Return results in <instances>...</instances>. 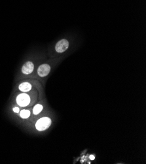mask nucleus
Masks as SVG:
<instances>
[{
	"mask_svg": "<svg viewBox=\"0 0 146 164\" xmlns=\"http://www.w3.org/2000/svg\"><path fill=\"white\" fill-rule=\"evenodd\" d=\"M51 124V120L49 117H43L37 121L35 123V128L40 132L46 130Z\"/></svg>",
	"mask_w": 146,
	"mask_h": 164,
	"instance_id": "obj_1",
	"label": "nucleus"
},
{
	"mask_svg": "<svg viewBox=\"0 0 146 164\" xmlns=\"http://www.w3.org/2000/svg\"><path fill=\"white\" fill-rule=\"evenodd\" d=\"M70 42L66 39H62L56 43L55 46V52L57 54H62L65 52L69 49Z\"/></svg>",
	"mask_w": 146,
	"mask_h": 164,
	"instance_id": "obj_2",
	"label": "nucleus"
},
{
	"mask_svg": "<svg viewBox=\"0 0 146 164\" xmlns=\"http://www.w3.org/2000/svg\"><path fill=\"white\" fill-rule=\"evenodd\" d=\"M50 71H51V66H50V65L48 63H45L39 65L37 69V73L39 77L43 78V77L48 76Z\"/></svg>",
	"mask_w": 146,
	"mask_h": 164,
	"instance_id": "obj_3",
	"label": "nucleus"
},
{
	"mask_svg": "<svg viewBox=\"0 0 146 164\" xmlns=\"http://www.w3.org/2000/svg\"><path fill=\"white\" fill-rule=\"evenodd\" d=\"M17 103L20 107H26L30 103V97L26 93H22L19 95L16 98Z\"/></svg>",
	"mask_w": 146,
	"mask_h": 164,
	"instance_id": "obj_4",
	"label": "nucleus"
},
{
	"mask_svg": "<svg viewBox=\"0 0 146 164\" xmlns=\"http://www.w3.org/2000/svg\"><path fill=\"white\" fill-rule=\"evenodd\" d=\"M35 69V64L34 62L28 60L23 64L21 68V72L25 75H29L32 74Z\"/></svg>",
	"mask_w": 146,
	"mask_h": 164,
	"instance_id": "obj_5",
	"label": "nucleus"
},
{
	"mask_svg": "<svg viewBox=\"0 0 146 164\" xmlns=\"http://www.w3.org/2000/svg\"><path fill=\"white\" fill-rule=\"evenodd\" d=\"M19 88L20 91L24 92V93H26V92L30 91L32 89V85L30 83L28 82H24L19 85Z\"/></svg>",
	"mask_w": 146,
	"mask_h": 164,
	"instance_id": "obj_6",
	"label": "nucleus"
},
{
	"mask_svg": "<svg viewBox=\"0 0 146 164\" xmlns=\"http://www.w3.org/2000/svg\"><path fill=\"white\" fill-rule=\"evenodd\" d=\"M43 105H40V104H37L36 105L34 106V109H33V113H34V115H37L38 114H40V113L43 111Z\"/></svg>",
	"mask_w": 146,
	"mask_h": 164,
	"instance_id": "obj_7",
	"label": "nucleus"
},
{
	"mask_svg": "<svg viewBox=\"0 0 146 164\" xmlns=\"http://www.w3.org/2000/svg\"><path fill=\"white\" fill-rule=\"evenodd\" d=\"M29 116H30V111L29 110L24 109L20 112V117L23 119L28 118L29 117Z\"/></svg>",
	"mask_w": 146,
	"mask_h": 164,
	"instance_id": "obj_8",
	"label": "nucleus"
},
{
	"mask_svg": "<svg viewBox=\"0 0 146 164\" xmlns=\"http://www.w3.org/2000/svg\"><path fill=\"white\" fill-rule=\"evenodd\" d=\"M13 110V111L14 112H16V113H18V112H20V109H19V107H14Z\"/></svg>",
	"mask_w": 146,
	"mask_h": 164,
	"instance_id": "obj_9",
	"label": "nucleus"
},
{
	"mask_svg": "<svg viewBox=\"0 0 146 164\" xmlns=\"http://www.w3.org/2000/svg\"><path fill=\"white\" fill-rule=\"evenodd\" d=\"M94 158H95L94 156H93V155H91V156H90V159H91V160H94Z\"/></svg>",
	"mask_w": 146,
	"mask_h": 164,
	"instance_id": "obj_10",
	"label": "nucleus"
}]
</instances>
